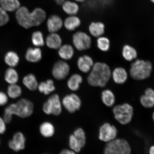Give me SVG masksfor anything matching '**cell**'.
Returning a JSON list of instances; mask_svg holds the SVG:
<instances>
[{"mask_svg":"<svg viewBox=\"0 0 154 154\" xmlns=\"http://www.w3.org/2000/svg\"><path fill=\"white\" fill-rule=\"evenodd\" d=\"M5 79L10 85L16 84L19 79L18 73L12 67L8 69L5 73Z\"/></svg>","mask_w":154,"mask_h":154,"instance_id":"obj_33","label":"cell"},{"mask_svg":"<svg viewBox=\"0 0 154 154\" xmlns=\"http://www.w3.org/2000/svg\"><path fill=\"white\" fill-rule=\"evenodd\" d=\"M111 75L113 81L117 84H124L128 79V73L123 67H118L115 68Z\"/></svg>","mask_w":154,"mask_h":154,"instance_id":"obj_22","label":"cell"},{"mask_svg":"<svg viewBox=\"0 0 154 154\" xmlns=\"http://www.w3.org/2000/svg\"><path fill=\"white\" fill-rule=\"evenodd\" d=\"M81 23V20L76 15H69L63 21V26L69 31L75 30Z\"/></svg>","mask_w":154,"mask_h":154,"instance_id":"obj_19","label":"cell"},{"mask_svg":"<svg viewBox=\"0 0 154 154\" xmlns=\"http://www.w3.org/2000/svg\"><path fill=\"white\" fill-rule=\"evenodd\" d=\"M32 44L36 47H43L45 42L42 32L39 30L34 32L32 34Z\"/></svg>","mask_w":154,"mask_h":154,"instance_id":"obj_32","label":"cell"},{"mask_svg":"<svg viewBox=\"0 0 154 154\" xmlns=\"http://www.w3.org/2000/svg\"><path fill=\"white\" fill-rule=\"evenodd\" d=\"M149 154H154V145H152L149 149Z\"/></svg>","mask_w":154,"mask_h":154,"instance_id":"obj_42","label":"cell"},{"mask_svg":"<svg viewBox=\"0 0 154 154\" xmlns=\"http://www.w3.org/2000/svg\"><path fill=\"white\" fill-rule=\"evenodd\" d=\"M94 64L93 59L88 55H84L79 57L77 63L79 70L85 73L90 72Z\"/></svg>","mask_w":154,"mask_h":154,"instance_id":"obj_14","label":"cell"},{"mask_svg":"<svg viewBox=\"0 0 154 154\" xmlns=\"http://www.w3.org/2000/svg\"><path fill=\"white\" fill-rule=\"evenodd\" d=\"M70 72V66L63 60H59L54 65L52 70L54 78L58 80L64 79L68 75Z\"/></svg>","mask_w":154,"mask_h":154,"instance_id":"obj_11","label":"cell"},{"mask_svg":"<svg viewBox=\"0 0 154 154\" xmlns=\"http://www.w3.org/2000/svg\"><path fill=\"white\" fill-rule=\"evenodd\" d=\"M24 85L30 91H34L37 89L38 85L36 76L32 74H28L23 79Z\"/></svg>","mask_w":154,"mask_h":154,"instance_id":"obj_28","label":"cell"},{"mask_svg":"<svg viewBox=\"0 0 154 154\" xmlns=\"http://www.w3.org/2000/svg\"><path fill=\"white\" fill-rule=\"evenodd\" d=\"M37 89L41 93L47 95L54 91L56 88L53 80L49 79L38 84Z\"/></svg>","mask_w":154,"mask_h":154,"instance_id":"obj_25","label":"cell"},{"mask_svg":"<svg viewBox=\"0 0 154 154\" xmlns=\"http://www.w3.org/2000/svg\"><path fill=\"white\" fill-rule=\"evenodd\" d=\"M86 0H74V1L78 3H83L85 2Z\"/></svg>","mask_w":154,"mask_h":154,"instance_id":"obj_44","label":"cell"},{"mask_svg":"<svg viewBox=\"0 0 154 154\" xmlns=\"http://www.w3.org/2000/svg\"><path fill=\"white\" fill-rule=\"evenodd\" d=\"M54 1L55 2V3L57 5H61L63 2L66 1V0H54Z\"/></svg>","mask_w":154,"mask_h":154,"instance_id":"obj_43","label":"cell"},{"mask_svg":"<svg viewBox=\"0 0 154 154\" xmlns=\"http://www.w3.org/2000/svg\"><path fill=\"white\" fill-rule=\"evenodd\" d=\"M62 105L66 110L73 113L79 110L82 106V101L79 96L74 93L67 95L63 98Z\"/></svg>","mask_w":154,"mask_h":154,"instance_id":"obj_10","label":"cell"},{"mask_svg":"<svg viewBox=\"0 0 154 154\" xmlns=\"http://www.w3.org/2000/svg\"><path fill=\"white\" fill-rule=\"evenodd\" d=\"M97 46L101 51H108L110 48V42L108 38L104 36H100L98 38L97 41Z\"/></svg>","mask_w":154,"mask_h":154,"instance_id":"obj_36","label":"cell"},{"mask_svg":"<svg viewBox=\"0 0 154 154\" xmlns=\"http://www.w3.org/2000/svg\"><path fill=\"white\" fill-rule=\"evenodd\" d=\"M149 1L154 4V0H149Z\"/></svg>","mask_w":154,"mask_h":154,"instance_id":"obj_46","label":"cell"},{"mask_svg":"<svg viewBox=\"0 0 154 154\" xmlns=\"http://www.w3.org/2000/svg\"><path fill=\"white\" fill-rule=\"evenodd\" d=\"M5 60L6 63L11 67L17 66L19 62V57L14 52L11 51L8 52L5 55Z\"/></svg>","mask_w":154,"mask_h":154,"instance_id":"obj_31","label":"cell"},{"mask_svg":"<svg viewBox=\"0 0 154 154\" xmlns=\"http://www.w3.org/2000/svg\"><path fill=\"white\" fill-rule=\"evenodd\" d=\"M101 100L103 103L107 107L113 106L115 103V97L114 93L111 90H103L101 93Z\"/></svg>","mask_w":154,"mask_h":154,"instance_id":"obj_29","label":"cell"},{"mask_svg":"<svg viewBox=\"0 0 154 154\" xmlns=\"http://www.w3.org/2000/svg\"><path fill=\"white\" fill-rule=\"evenodd\" d=\"M111 76L110 67L106 63L97 62L94 63L88 77L90 85L103 88L106 85Z\"/></svg>","mask_w":154,"mask_h":154,"instance_id":"obj_1","label":"cell"},{"mask_svg":"<svg viewBox=\"0 0 154 154\" xmlns=\"http://www.w3.org/2000/svg\"><path fill=\"white\" fill-rule=\"evenodd\" d=\"M45 43L50 49H58L62 45V40L60 36L57 32H52L47 36Z\"/></svg>","mask_w":154,"mask_h":154,"instance_id":"obj_16","label":"cell"},{"mask_svg":"<svg viewBox=\"0 0 154 154\" xmlns=\"http://www.w3.org/2000/svg\"><path fill=\"white\" fill-rule=\"evenodd\" d=\"M72 41L73 45L79 51H85L91 47V37L83 32L78 31L74 34L72 36Z\"/></svg>","mask_w":154,"mask_h":154,"instance_id":"obj_8","label":"cell"},{"mask_svg":"<svg viewBox=\"0 0 154 154\" xmlns=\"http://www.w3.org/2000/svg\"><path fill=\"white\" fill-rule=\"evenodd\" d=\"M14 115L22 118L31 116L33 113L34 106L33 103L27 99H22L16 103H11Z\"/></svg>","mask_w":154,"mask_h":154,"instance_id":"obj_5","label":"cell"},{"mask_svg":"<svg viewBox=\"0 0 154 154\" xmlns=\"http://www.w3.org/2000/svg\"><path fill=\"white\" fill-rule=\"evenodd\" d=\"M15 18L19 24L25 29L34 27L31 11L26 7L21 6L15 11Z\"/></svg>","mask_w":154,"mask_h":154,"instance_id":"obj_7","label":"cell"},{"mask_svg":"<svg viewBox=\"0 0 154 154\" xmlns=\"http://www.w3.org/2000/svg\"><path fill=\"white\" fill-rule=\"evenodd\" d=\"M152 68V65L150 61L137 59L131 65L130 74L135 80L146 79L151 75Z\"/></svg>","mask_w":154,"mask_h":154,"instance_id":"obj_2","label":"cell"},{"mask_svg":"<svg viewBox=\"0 0 154 154\" xmlns=\"http://www.w3.org/2000/svg\"><path fill=\"white\" fill-rule=\"evenodd\" d=\"M6 124L3 118L0 117V134L5 133L6 130Z\"/></svg>","mask_w":154,"mask_h":154,"instance_id":"obj_40","label":"cell"},{"mask_svg":"<svg viewBox=\"0 0 154 154\" xmlns=\"http://www.w3.org/2000/svg\"><path fill=\"white\" fill-rule=\"evenodd\" d=\"M8 102V97L4 92H0V106H3Z\"/></svg>","mask_w":154,"mask_h":154,"instance_id":"obj_39","label":"cell"},{"mask_svg":"<svg viewBox=\"0 0 154 154\" xmlns=\"http://www.w3.org/2000/svg\"><path fill=\"white\" fill-rule=\"evenodd\" d=\"M105 26L101 22H92L88 26V29L90 34L94 37H100L104 33Z\"/></svg>","mask_w":154,"mask_h":154,"instance_id":"obj_21","label":"cell"},{"mask_svg":"<svg viewBox=\"0 0 154 154\" xmlns=\"http://www.w3.org/2000/svg\"><path fill=\"white\" fill-rule=\"evenodd\" d=\"M9 20L8 13L0 6V27L6 24Z\"/></svg>","mask_w":154,"mask_h":154,"instance_id":"obj_38","label":"cell"},{"mask_svg":"<svg viewBox=\"0 0 154 154\" xmlns=\"http://www.w3.org/2000/svg\"><path fill=\"white\" fill-rule=\"evenodd\" d=\"M69 146L70 149L76 153L79 152L82 149L73 134L69 137Z\"/></svg>","mask_w":154,"mask_h":154,"instance_id":"obj_37","label":"cell"},{"mask_svg":"<svg viewBox=\"0 0 154 154\" xmlns=\"http://www.w3.org/2000/svg\"><path fill=\"white\" fill-rule=\"evenodd\" d=\"M152 118L154 122V111H153V112L152 113Z\"/></svg>","mask_w":154,"mask_h":154,"instance_id":"obj_45","label":"cell"},{"mask_svg":"<svg viewBox=\"0 0 154 154\" xmlns=\"http://www.w3.org/2000/svg\"><path fill=\"white\" fill-rule=\"evenodd\" d=\"M83 82V78L79 74H73L67 81V86L71 91H75L79 89L80 84Z\"/></svg>","mask_w":154,"mask_h":154,"instance_id":"obj_26","label":"cell"},{"mask_svg":"<svg viewBox=\"0 0 154 154\" xmlns=\"http://www.w3.org/2000/svg\"></svg>","mask_w":154,"mask_h":154,"instance_id":"obj_47","label":"cell"},{"mask_svg":"<svg viewBox=\"0 0 154 154\" xmlns=\"http://www.w3.org/2000/svg\"><path fill=\"white\" fill-rule=\"evenodd\" d=\"M140 102L141 105L147 109L154 107V90L152 88L146 89L143 95L140 96Z\"/></svg>","mask_w":154,"mask_h":154,"instance_id":"obj_15","label":"cell"},{"mask_svg":"<svg viewBox=\"0 0 154 154\" xmlns=\"http://www.w3.org/2000/svg\"><path fill=\"white\" fill-rule=\"evenodd\" d=\"M0 6L7 12L16 11L21 6L19 0H0Z\"/></svg>","mask_w":154,"mask_h":154,"instance_id":"obj_24","label":"cell"},{"mask_svg":"<svg viewBox=\"0 0 154 154\" xmlns=\"http://www.w3.org/2000/svg\"><path fill=\"white\" fill-rule=\"evenodd\" d=\"M26 138L22 132H18L15 133L12 139L10 140L9 147L13 151L18 152L23 150L26 147Z\"/></svg>","mask_w":154,"mask_h":154,"instance_id":"obj_12","label":"cell"},{"mask_svg":"<svg viewBox=\"0 0 154 154\" xmlns=\"http://www.w3.org/2000/svg\"><path fill=\"white\" fill-rule=\"evenodd\" d=\"M39 131L40 134L44 137L49 138L52 137L54 134L55 129L52 123L46 121L40 125Z\"/></svg>","mask_w":154,"mask_h":154,"instance_id":"obj_27","label":"cell"},{"mask_svg":"<svg viewBox=\"0 0 154 154\" xmlns=\"http://www.w3.org/2000/svg\"><path fill=\"white\" fill-rule=\"evenodd\" d=\"M22 94V88L16 84H11L8 88V95L11 99H17L20 97Z\"/></svg>","mask_w":154,"mask_h":154,"instance_id":"obj_34","label":"cell"},{"mask_svg":"<svg viewBox=\"0 0 154 154\" xmlns=\"http://www.w3.org/2000/svg\"><path fill=\"white\" fill-rule=\"evenodd\" d=\"M123 57L126 60L131 61L135 59L137 57V53L134 48L129 45H125L122 51Z\"/></svg>","mask_w":154,"mask_h":154,"instance_id":"obj_30","label":"cell"},{"mask_svg":"<svg viewBox=\"0 0 154 154\" xmlns=\"http://www.w3.org/2000/svg\"><path fill=\"white\" fill-rule=\"evenodd\" d=\"M58 54L60 57L63 60H70L74 54V48L69 44H64L59 48Z\"/></svg>","mask_w":154,"mask_h":154,"instance_id":"obj_23","label":"cell"},{"mask_svg":"<svg viewBox=\"0 0 154 154\" xmlns=\"http://www.w3.org/2000/svg\"><path fill=\"white\" fill-rule=\"evenodd\" d=\"M61 6L63 12L69 16L76 15L79 11V5L74 1L66 0Z\"/></svg>","mask_w":154,"mask_h":154,"instance_id":"obj_17","label":"cell"},{"mask_svg":"<svg viewBox=\"0 0 154 154\" xmlns=\"http://www.w3.org/2000/svg\"><path fill=\"white\" fill-rule=\"evenodd\" d=\"M0 143H1V142H0Z\"/></svg>","mask_w":154,"mask_h":154,"instance_id":"obj_48","label":"cell"},{"mask_svg":"<svg viewBox=\"0 0 154 154\" xmlns=\"http://www.w3.org/2000/svg\"><path fill=\"white\" fill-rule=\"evenodd\" d=\"M104 154H131V148L128 142L123 138H116L106 143Z\"/></svg>","mask_w":154,"mask_h":154,"instance_id":"obj_4","label":"cell"},{"mask_svg":"<svg viewBox=\"0 0 154 154\" xmlns=\"http://www.w3.org/2000/svg\"><path fill=\"white\" fill-rule=\"evenodd\" d=\"M31 13L34 27L40 26L45 22L47 18V14L46 11L41 8H36L31 11Z\"/></svg>","mask_w":154,"mask_h":154,"instance_id":"obj_20","label":"cell"},{"mask_svg":"<svg viewBox=\"0 0 154 154\" xmlns=\"http://www.w3.org/2000/svg\"><path fill=\"white\" fill-rule=\"evenodd\" d=\"M47 26L48 30L50 33L57 32L62 28L63 21L59 15L53 14L48 19Z\"/></svg>","mask_w":154,"mask_h":154,"instance_id":"obj_13","label":"cell"},{"mask_svg":"<svg viewBox=\"0 0 154 154\" xmlns=\"http://www.w3.org/2000/svg\"><path fill=\"white\" fill-rule=\"evenodd\" d=\"M76 153L75 152L71 149H63L59 154H76Z\"/></svg>","mask_w":154,"mask_h":154,"instance_id":"obj_41","label":"cell"},{"mask_svg":"<svg viewBox=\"0 0 154 154\" xmlns=\"http://www.w3.org/2000/svg\"><path fill=\"white\" fill-rule=\"evenodd\" d=\"M62 106L59 95L55 94L50 96L44 103L43 110L46 114L57 116L62 112Z\"/></svg>","mask_w":154,"mask_h":154,"instance_id":"obj_6","label":"cell"},{"mask_svg":"<svg viewBox=\"0 0 154 154\" xmlns=\"http://www.w3.org/2000/svg\"><path fill=\"white\" fill-rule=\"evenodd\" d=\"M82 148L85 146L86 143V136L85 132L81 128H77L73 134Z\"/></svg>","mask_w":154,"mask_h":154,"instance_id":"obj_35","label":"cell"},{"mask_svg":"<svg viewBox=\"0 0 154 154\" xmlns=\"http://www.w3.org/2000/svg\"><path fill=\"white\" fill-rule=\"evenodd\" d=\"M118 131L114 125L109 122H105L100 127L99 137L101 141L107 143L116 138Z\"/></svg>","mask_w":154,"mask_h":154,"instance_id":"obj_9","label":"cell"},{"mask_svg":"<svg viewBox=\"0 0 154 154\" xmlns=\"http://www.w3.org/2000/svg\"><path fill=\"white\" fill-rule=\"evenodd\" d=\"M25 57L28 62L32 63L39 62L42 58V50L39 47L29 48L26 51Z\"/></svg>","mask_w":154,"mask_h":154,"instance_id":"obj_18","label":"cell"},{"mask_svg":"<svg viewBox=\"0 0 154 154\" xmlns=\"http://www.w3.org/2000/svg\"><path fill=\"white\" fill-rule=\"evenodd\" d=\"M112 112L115 120L119 124L125 125L131 121L134 115V109L130 104L125 103L115 106Z\"/></svg>","mask_w":154,"mask_h":154,"instance_id":"obj_3","label":"cell"}]
</instances>
